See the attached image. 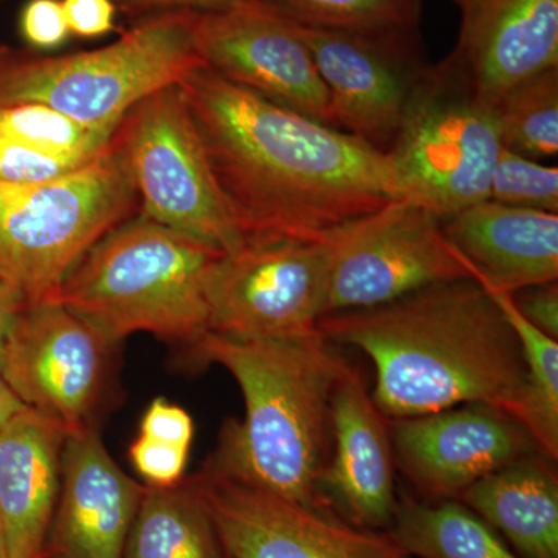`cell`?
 Instances as JSON below:
<instances>
[{"instance_id":"cell-25","label":"cell","mask_w":558,"mask_h":558,"mask_svg":"<svg viewBox=\"0 0 558 558\" xmlns=\"http://www.w3.org/2000/svg\"><path fill=\"white\" fill-rule=\"evenodd\" d=\"M502 148L532 160L558 154V68L506 92L497 102Z\"/></svg>"},{"instance_id":"cell-30","label":"cell","mask_w":558,"mask_h":558,"mask_svg":"<svg viewBox=\"0 0 558 558\" xmlns=\"http://www.w3.org/2000/svg\"><path fill=\"white\" fill-rule=\"evenodd\" d=\"M190 449L140 436L132 442V465L150 487H172L182 483Z\"/></svg>"},{"instance_id":"cell-32","label":"cell","mask_w":558,"mask_h":558,"mask_svg":"<svg viewBox=\"0 0 558 558\" xmlns=\"http://www.w3.org/2000/svg\"><path fill=\"white\" fill-rule=\"evenodd\" d=\"M140 436L191 450L194 438L193 418L182 407L174 405L167 399H156L143 414Z\"/></svg>"},{"instance_id":"cell-23","label":"cell","mask_w":558,"mask_h":558,"mask_svg":"<svg viewBox=\"0 0 558 558\" xmlns=\"http://www.w3.org/2000/svg\"><path fill=\"white\" fill-rule=\"evenodd\" d=\"M388 532L413 558H521L459 499L399 498Z\"/></svg>"},{"instance_id":"cell-36","label":"cell","mask_w":558,"mask_h":558,"mask_svg":"<svg viewBox=\"0 0 558 558\" xmlns=\"http://www.w3.org/2000/svg\"><path fill=\"white\" fill-rule=\"evenodd\" d=\"M25 304L24 296L0 279V359Z\"/></svg>"},{"instance_id":"cell-9","label":"cell","mask_w":558,"mask_h":558,"mask_svg":"<svg viewBox=\"0 0 558 558\" xmlns=\"http://www.w3.org/2000/svg\"><path fill=\"white\" fill-rule=\"evenodd\" d=\"M330 266V238L247 242L222 253L205 286L208 332L266 341L322 337Z\"/></svg>"},{"instance_id":"cell-37","label":"cell","mask_w":558,"mask_h":558,"mask_svg":"<svg viewBox=\"0 0 558 558\" xmlns=\"http://www.w3.org/2000/svg\"><path fill=\"white\" fill-rule=\"evenodd\" d=\"M25 409L24 402L17 398L16 392L11 389L9 381L0 371V427L9 422L14 414Z\"/></svg>"},{"instance_id":"cell-13","label":"cell","mask_w":558,"mask_h":558,"mask_svg":"<svg viewBox=\"0 0 558 558\" xmlns=\"http://www.w3.org/2000/svg\"><path fill=\"white\" fill-rule=\"evenodd\" d=\"M288 22L328 87L333 126L388 154L428 65L418 33L366 35Z\"/></svg>"},{"instance_id":"cell-10","label":"cell","mask_w":558,"mask_h":558,"mask_svg":"<svg viewBox=\"0 0 558 558\" xmlns=\"http://www.w3.org/2000/svg\"><path fill=\"white\" fill-rule=\"evenodd\" d=\"M330 244L325 315L379 306L436 282L472 278L444 234L439 216L409 197L349 223Z\"/></svg>"},{"instance_id":"cell-28","label":"cell","mask_w":558,"mask_h":558,"mask_svg":"<svg viewBox=\"0 0 558 558\" xmlns=\"http://www.w3.org/2000/svg\"><path fill=\"white\" fill-rule=\"evenodd\" d=\"M488 199L558 215V168L502 148L492 172Z\"/></svg>"},{"instance_id":"cell-4","label":"cell","mask_w":558,"mask_h":558,"mask_svg":"<svg viewBox=\"0 0 558 558\" xmlns=\"http://www.w3.org/2000/svg\"><path fill=\"white\" fill-rule=\"evenodd\" d=\"M220 255L140 211L81 258L57 301L116 347L135 332L191 347L208 332L205 286Z\"/></svg>"},{"instance_id":"cell-18","label":"cell","mask_w":558,"mask_h":558,"mask_svg":"<svg viewBox=\"0 0 558 558\" xmlns=\"http://www.w3.org/2000/svg\"><path fill=\"white\" fill-rule=\"evenodd\" d=\"M461 13L446 61L495 105L510 89L558 68V0H453Z\"/></svg>"},{"instance_id":"cell-19","label":"cell","mask_w":558,"mask_h":558,"mask_svg":"<svg viewBox=\"0 0 558 558\" xmlns=\"http://www.w3.org/2000/svg\"><path fill=\"white\" fill-rule=\"evenodd\" d=\"M451 247L484 289L515 293L557 281L558 215L487 199L440 219Z\"/></svg>"},{"instance_id":"cell-39","label":"cell","mask_w":558,"mask_h":558,"mask_svg":"<svg viewBox=\"0 0 558 558\" xmlns=\"http://www.w3.org/2000/svg\"><path fill=\"white\" fill-rule=\"evenodd\" d=\"M38 558H43V557H38Z\"/></svg>"},{"instance_id":"cell-24","label":"cell","mask_w":558,"mask_h":558,"mask_svg":"<svg viewBox=\"0 0 558 558\" xmlns=\"http://www.w3.org/2000/svg\"><path fill=\"white\" fill-rule=\"evenodd\" d=\"M487 290V289H486ZM519 337L526 384L515 418L546 457L558 458V341L521 315L512 293L487 290Z\"/></svg>"},{"instance_id":"cell-3","label":"cell","mask_w":558,"mask_h":558,"mask_svg":"<svg viewBox=\"0 0 558 558\" xmlns=\"http://www.w3.org/2000/svg\"><path fill=\"white\" fill-rule=\"evenodd\" d=\"M325 337L238 340L207 332L194 357L229 371L244 396L241 422H227L209 468L278 497L328 509L319 494L332 451L330 402L348 368Z\"/></svg>"},{"instance_id":"cell-22","label":"cell","mask_w":558,"mask_h":558,"mask_svg":"<svg viewBox=\"0 0 558 558\" xmlns=\"http://www.w3.org/2000/svg\"><path fill=\"white\" fill-rule=\"evenodd\" d=\"M123 558H230L191 480L145 486Z\"/></svg>"},{"instance_id":"cell-21","label":"cell","mask_w":558,"mask_h":558,"mask_svg":"<svg viewBox=\"0 0 558 558\" xmlns=\"http://www.w3.org/2000/svg\"><path fill=\"white\" fill-rule=\"evenodd\" d=\"M542 451L510 462L459 495L521 558H558V476Z\"/></svg>"},{"instance_id":"cell-35","label":"cell","mask_w":558,"mask_h":558,"mask_svg":"<svg viewBox=\"0 0 558 558\" xmlns=\"http://www.w3.org/2000/svg\"><path fill=\"white\" fill-rule=\"evenodd\" d=\"M124 13L138 16L140 20L150 14L168 11H196V13H216L240 9L256 0H113Z\"/></svg>"},{"instance_id":"cell-20","label":"cell","mask_w":558,"mask_h":558,"mask_svg":"<svg viewBox=\"0 0 558 558\" xmlns=\"http://www.w3.org/2000/svg\"><path fill=\"white\" fill-rule=\"evenodd\" d=\"M65 438L61 425L28 407L0 427V521L9 558L43 556Z\"/></svg>"},{"instance_id":"cell-6","label":"cell","mask_w":558,"mask_h":558,"mask_svg":"<svg viewBox=\"0 0 558 558\" xmlns=\"http://www.w3.org/2000/svg\"><path fill=\"white\" fill-rule=\"evenodd\" d=\"M135 209L137 190L116 134L105 153L60 179L0 183V279L27 304L57 301L73 267Z\"/></svg>"},{"instance_id":"cell-15","label":"cell","mask_w":558,"mask_h":558,"mask_svg":"<svg viewBox=\"0 0 558 558\" xmlns=\"http://www.w3.org/2000/svg\"><path fill=\"white\" fill-rule=\"evenodd\" d=\"M388 427L396 465L428 501L458 499L495 470L542 451L515 417L486 403L395 418Z\"/></svg>"},{"instance_id":"cell-38","label":"cell","mask_w":558,"mask_h":558,"mask_svg":"<svg viewBox=\"0 0 558 558\" xmlns=\"http://www.w3.org/2000/svg\"><path fill=\"white\" fill-rule=\"evenodd\" d=\"M0 558H9L7 554L5 535H3L2 521H0Z\"/></svg>"},{"instance_id":"cell-12","label":"cell","mask_w":558,"mask_h":558,"mask_svg":"<svg viewBox=\"0 0 558 558\" xmlns=\"http://www.w3.org/2000/svg\"><path fill=\"white\" fill-rule=\"evenodd\" d=\"M191 483L230 558H413L389 532L348 523L205 465Z\"/></svg>"},{"instance_id":"cell-31","label":"cell","mask_w":558,"mask_h":558,"mask_svg":"<svg viewBox=\"0 0 558 558\" xmlns=\"http://www.w3.org/2000/svg\"><path fill=\"white\" fill-rule=\"evenodd\" d=\"M21 33L35 49H57L70 31L61 0H28L21 14Z\"/></svg>"},{"instance_id":"cell-17","label":"cell","mask_w":558,"mask_h":558,"mask_svg":"<svg viewBox=\"0 0 558 558\" xmlns=\"http://www.w3.org/2000/svg\"><path fill=\"white\" fill-rule=\"evenodd\" d=\"M145 486L110 457L95 428L68 435L43 558H123Z\"/></svg>"},{"instance_id":"cell-8","label":"cell","mask_w":558,"mask_h":558,"mask_svg":"<svg viewBox=\"0 0 558 558\" xmlns=\"http://www.w3.org/2000/svg\"><path fill=\"white\" fill-rule=\"evenodd\" d=\"M116 140L143 215L222 253L244 245L178 84L137 102Z\"/></svg>"},{"instance_id":"cell-26","label":"cell","mask_w":558,"mask_h":558,"mask_svg":"<svg viewBox=\"0 0 558 558\" xmlns=\"http://www.w3.org/2000/svg\"><path fill=\"white\" fill-rule=\"evenodd\" d=\"M279 16L322 31L418 33L422 0H263Z\"/></svg>"},{"instance_id":"cell-34","label":"cell","mask_w":558,"mask_h":558,"mask_svg":"<svg viewBox=\"0 0 558 558\" xmlns=\"http://www.w3.org/2000/svg\"><path fill=\"white\" fill-rule=\"evenodd\" d=\"M521 315L535 328L558 339V286L557 281L532 286L512 293Z\"/></svg>"},{"instance_id":"cell-2","label":"cell","mask_w":558,"mask_h":558,"mask_svg":"<svg viewBox=\"0 0 558 558\" xmlns=\"http://www.w3.org/2000/svg\"><path fill=\"white\" fill-rule=\"evenodd\" d=\"M329 343L362 349L388 421L486 403L515 417L526 362L515 330L478 281L451 279L318 323Z\"/></svg>"},{"instance_id":"cell-14","label":"cell","mask_w":558,"mask_h":558,"mask_svg":"<svg viewBox=\"0 0 558 558\" xmlns=\"http://www.w3.org/2000/svg\"><path fill=\"white\" fill-rule=\"evenodd\" d=\"M194 38L202 62L223 80L336 128L328 87L311 51L263 0L196 13Z\"/></svg>"},{"instance_id":"cell-16","label":"cell","mask_w":558,"mask_h":558,"mask_svg":"<svg viewBox=\"0 0 558 558\" xmlns=\"http://www.w3.org/2000/svg\"><path fill=\"white\" fill-rule=\"evenodd\" d=\"M330 424L332 451L319 483L323 502L354 526L388 532L399 506L388 418L351 365L333 389Z\"/></svg>"},{"instance_id":"cell-27","label":"cell","mask_w":558,"mask_h":558,"mask_svg":"<svg viewBox=\"0 0 558 558\" xmlns=\"http://www.w3.org/2000/svg\"><path fill=\"white\" fill-rule=\"evenodd\" d=\"M119 130V128H117ZM117 130H97L38 102L0 106V135L53 156L92 160Z\"/></svg>"},{"instance_id":"cell-33","label":"cell","mask_w":558,"mask_h":558,"mask_svg":"<svg viewBox=\"0 0 558 558\" xmlns=\"http://www.w3.org/2000/svg\"><path fill=\"white\" fill-rule=\"evenodd\" d=\"M70 35L100 38L116 28L113 0H61Z\"/></svg>"},{"instance_id":"cell-7","label":"cell","mask_w":558,"mask_h":558,"mask_svg":"<svg viewBox=\"0 0 558 558\" xmlns=\"http://www.w3.org/2000/svg\"><path fill=\"white\" fill-rule=\"evenodd\" d=\"M501 149L495 105L444 60L418 78L388 157L403 196L442 219L488 199Z\"/></svg>"},{"instance_id":"cell-11","label":"cell","mask_w":558,"mask_h":558,"mask_svg":"<svg viewBox=\"0 0 558 558\" xmlns=\"http://www.w3.org/2000/svg\"><path fill=\"white\" fill-rule=\"evenodd\" d=\"M113 349L116 344L60 301L25 304L0 371L25 407L72 435L94 428Z\"/></svg>"},{"instance_id":"cell-29","label":"cell","mask_w":558,"mask_h":558,"mask_svg":"<svg viewBox=\"0 0 558 558\" xmlns=\"http://www.w3.org/2000/svg\"><path fill=\"white\" fill-rule=\"evenodd\" d=\"M92 160L53 156L0 135V183L39 185L68 175Z\"/></svg>"},{"instance_id":"cell-5","label":"cell","mask_w":558,"mask_h":558,"mask_svg":"<svg viewBox=\"0 0 558 558\" xmlns=\"http://www.w3.org/2000/svg\"><path fill=\"white\" fill-rule=\"evenodd\" d=\"M196 11L142 17L101 49L40 57L0 50V106L38 102L97 130H117L143 98L204 64Z\"/></svg>"},{"instance_id":"cell-1","label":"cell","mask_w":558,"mask_h":558,"mask_svg":"<svg viewBox=\"0 0 558 558\" xmlns=\"http://www.w3.org/2000/svg\"><path fill=\"white\" fill-rule=\"evenodd\" d=\"M244 244L328 241L402 199L388 154L207 65L178 84Z\"/></svg>"}]
</instances>
